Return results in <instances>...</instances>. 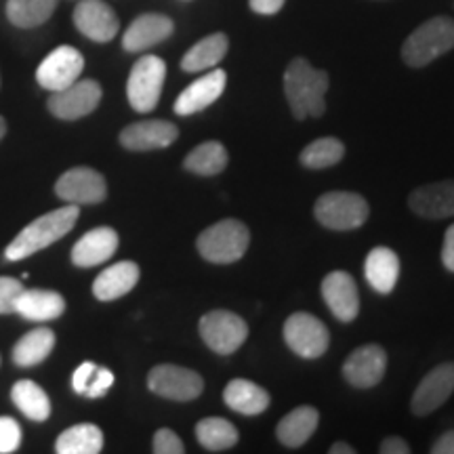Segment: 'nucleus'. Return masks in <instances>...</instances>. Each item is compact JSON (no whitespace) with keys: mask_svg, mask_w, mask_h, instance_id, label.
<instances>
[{"mask_svg":"<svg viewBox=\"0 0 454 454\" xmlns=\"http://www.w3.org/2000/svg\"><path fill=\"white\" fill-rule=\"evenodd\" d=\"M431 454H454V429L442 434L431 446Z\"/></svg>","mask_w":454,"mask_h":454,"instance_id":"nucleus-42","label":"nucleus"},{"mask_svg":"<svg viewBox=\"0 0 454 454\" xmlns=\"http://www.w3.org/2000/svg\"><path fill=\"white\" fill-rule=\"evenodd\" d=\"M230 49V38L223 32H215L211 36L198 41L181 59V70L184 72H204L211 70L227 55Z\"/></svg>","mask_w":454,"mask_h":454,"instance_id":"nucleus-27","label":"nucleus"},{"mask_svg":"<svg viewBox=\"0 0 454 454\" xmlns=\"http://www.w3.org/2000/svg\"><path fill=\"white\" fill-rule=\"evenodd\" d=\"M227 84V74L223 70H213L198 78L179 93L173 110L177 116H192L213 106L223 95Z\"/></svg>","mask_w":454,"mask_h":454,"instance_id":"nucleus-20","label":"nucleus"},{"mask_svg":"<svg viewBox=\"0 0 454 454\" xmlns=\"http://www.w3.org/2000/svg\"><path fill=\"white\" fill-rule=\"evenodd\" d=\"M223 402L234 412L253 417V414L268 411L271 397L261 385L248 381V379H234L223 389Z\"/></svg>","mask_w":454,"mask_h":454,"instance_id":"nucleus-25","label":"nucleus"},{"mask_svg":"<svg viewBox=\"0 0 454 454\" xmlns=\"http://www.w3.org/2000/svg\"><path fill=\"white\" fill-rule=\"evenodd\" d=\"M74 26L89 41L106 44L112 43L121 30V20L116 11L104 0H81L74 9Z\"/></svg>","mask_w":454,"mask_h":454,"instance_id":"nucleus-13","label":"nucleus"},{"mask_svg":"<svg viewBox=\"0 0 454 454\" xmlns=\"http://www.w3.org/2000/svg\"><path fill=\"white\" fill-rule=\"evenodd\" d=\"M11 400L34 423H44L51 417V400L38 383L24 379L11 389Z\"/></svg>","mask_w":454,"mask_h":454,"instance_id":"nucleus-32","label":"nucleus"},{"mask_svg":"<svg viewBox=\"0 0 454 454\" xmlns=\"http://www.w3.org/2000/svg\"><path fill=\"white\" fill-rule=\"evenodd\" d=\"M317 423H320V412L314 406H299L278 423L276 435L286 448H299L314 435Z\"/></svg>","mask_w":454,"mask_h":454,"instance_id":"nucleus-26","label":"nucleus"},{"mask_svg":"<svg viewBox=\"0 0 454 454\" xmlns=\"http://www.w3.org/2000/svg\"><path fill=\"white\" fill-rule=\"evenodd\" d=\"M66 311V299L55 291L32 288L21 291L15 301V314L30 322H51L57 320Z\"/></svg>","mask_w":454,"mask_h":454,"instance_id":"nucleus-23","label":"nucleus"},{"mask_svg":"<svg viewBox=\"0 0 454 454\" xmlns=\"http://www.w3.org/2000/svg\"><path fill=\"white\" fill-rule=\"evenodd\" d=\"M101 450H104V434L93 423L74 425L55 442L57 454H98Z\"/></svg>","mask_w":454,"mask_h":454,"instance_id":"nucleus-30","label":"nucleus"},{"mask_svg":"<svg viewBox=\"0 0 454 454\" xmlns=\"http://www.w3.org/2000/svg\"><path fill=\"white\" fill-rule=\"evenodd\" d=\"M328 74L316 70L305 57H294L284 72V95L297 121L320 118L326 112Z\"/></svg>","mask_w":454,"mask_h":454,"instance_id":"nucleus-1","label":"nucleus"},{"mask_svg":"<svg viewBox=\"0 0 454 454\" xmlns=\"http://www.w3.org/2000/svg\"><path fill=\"white\" fill-rule=\"evenodd\" d=\"M381 454H411L412 448L408 446L406 440L397 438V435H391V438H385L381 442V448H379Z\"/></svg>","mask_w":454,"mask_h":454,"instance_id":"nucleus-40","label":"nucleus"},{"mask_svg":"<svg viewBox=\"0 0 454 454\" xmlns=\"http://www.w3.org/2000/svg\"><path fill=\"white\" fill-rule=\"evenodd\" d=\"M366 280L377 293L389 294L400 278V257L387 247H377L368 253L364 263Z\"/></svg>","mask_w":454,"mask_h":454,"instance_id":"nucleus-24","label":"nucleus"},{"mask_svg":"<svg viewBox=\"0 0 454 454\" xmlns=\"http://www.w3.org/2000/svg\"><path fill=\"white\" fill-rule=\"evenodd\" d=\"M76 204H66V207L55 208L43 217H38L32 223H27L24 230L17 234L7 248H4V259L7 261H21L32 257L34 253L43 251L57 240L70 234L78 221Z\"/></svg>","mask_w":454,"mask_h":454,"instance_id":"nucleus-2","label":"nucleus"},{"mask_svg":"<svg viewBox=\"0 0 454 454\" xmlns=\"http://www.w3.org/2000/svg\"><path fill=\"white\" fill-rule=\"evenodd\" d=\"M343 156H345L343 141L337 137H320L303 147L299 160L305 168L322 170V168H328V167H334V164H339L340 160H343Z\"/></svg>","mask_w":454,"mask_h":454,"instance_id":"nucleus-35","label":"nucleus"},{"mask_svg":"<svg viewBox=\"0 0 454 454\" xmlns=\"http://www.w3.org/2000/svg\"><path fill=\"white\" fill-rule=\"evenodd\" d=\"M251 244V231L238 219H223L198 236L196 247L202 259L211 263L225 265L240 261Z\"/></svg>","mask_w":454,"mask_h":454,"instance_id":"nucleus-4","label":"nucleus"},{"mask_svg":"<svg viewBox=\"0 0 454 454\" xmlns=\"http://www.w3.org/2000/svg\"><path fill=\"white\" fill-rule=\"evenodd\" d=\"M442 265L454 274V223L448 227L444 234V244H442Z\"/></svg>","mask_w":454,"mask_h":454,"instance_id":"nucleus-39","label":"nucleus"},{"mask_svg":"<svg viewBox=\"0 0 454 454\" xmlns=\"http://www.w3.org/2000/svg\"><path fill=\"white\" fill-rule=\"evenodd\" d=\"M114 385V372L104 366H98L95 362H82L72 374V389L78 395L101 397L107 394Z\"/></svg>","mask_w":454,"mask_h":454,"instance_id":"nucleus-34","label":"nucleus"},{"mask_svg":"<svg viewBox=\"0 0 454 454\" xmlns=\"http://www.w3.org/2000/svg\"><path fill=\"white\" fill-rule=\"evenodd\" d=\"M179 137V129L167 121H141L122 129L121 145L130 152H152L173 145Z\"/></svg>","mask_w":454,"mask_h":454,"instance_id":"nucleus-19","label":"nucleus"},{"mask_svg":"<svg viewBox=\"0 0 454 454\" xmlns=\"http://www.w3.org/2000/svg\"><path fill=\"white\" fill-rule=\"evenodd\" d=\"M84 70V57L78 49L70 47V44H61L55 51L44 57L36 70V82L43 89L51 90H61L70 87L81 78Z\"/></svg>","mask_w":454,"mask_h":454,"instance_id":"nucleus-12","label":"nucleus"},{"mask_svg":"<svg viewBox=\"0 0 454 454\" xmlns=\"http://www.w3.org/2000/svg\"><path fill=\"white\" fill-rule=\"evenodd\" d=\"M314 215L317 223L328 230L349 231L366 223L371 207L354 192H326L316 200Z\"/></svg>","mask_w":454,"mask_h":454,"instance_id":"nucleus-5","label":"nucleus"},{"mask_svg":"<svg viewBox=\"0 0 454 454\" xmlns=\"http://www.w3.org/2000/svg\"><path fill=\"white\" fill-rule=\"evenodd\" d=\"M101 98H104V89L98 81H76L70 87L55 90L51 93L47 101L49 112L53 114L59 121H81V118L89 116L98 110L101 104Z\"/></svg>","mask_w":454,"mask_h":454,"instance_id":"nucleus-9","label":"nucleus"},{"mask_svg":"<svg viewBox=\"0 0 454 454\" xmlns=\"http://www.w3.org/2000/svg\"><path fill=\"white\" fill-rule=\"evenodd\" d=\"M152 394L173 402H192L202 394L204 379L196 371L175 364H158L147 374Z\"/></svg>","mask_w":454,"mask_h":454,"instance_id":"nucleus-10","label":"nucleus"},{"mask_svg":"<svg viewBox=\"0 0 454 454\" xmlns=\"http://www.w3.org/2000/svg\"><path fill=\"white\" fill-rule=\"evenodd\" d=\"M21 444V427L15 419L0 417V454L15 452Z\"/></svg>","mask_w":454,"mask_h":454,"instance_id":"nucleus-37","label":"nucleus"},{"mask_svg":"<svg viewBox=\"0 0 454 454\" xmlns=\"http://www.w3.org/2000/svg\"><path fill=\"white\" fill-rule=\"evenodd\" d=\"M454 49V20L446 15L423 21L402 44V59L408 67H425Z\"/></svg>","mask_w":454,"mask_h":454,"instance_id":"nucleus-3","label":"nucleus"},{"mask_svg":"<svg viewBox=\"0 0 454 454\" xmlns=\"http://www.w3.org/2000/svg\"><path fill=\"white\" fill-rule=\"evenodd\" d=\"M207 348L219 356H231L248 339V325L234 311L213 309L200 317L198 325Z\"/></svg>","mask_w":454,"mask_h":454,"instance_id":"nucleus-7","label":"nucleus"},{"mask_svg":"<svg viewBox=\"0 0 454 454\" xmlns=\"http://www.w3.org/2000/svg\"><path fill=\"white\" fill-rule=\"evenodd\" d=\"M59 0H7V20L11 26L21 27V30H32L47 24L51 15L55 13Z\"/></svg>","mask_w":454,"mask_h":454,"instance_id":"nucleus-29","label":"nucleus"},{"mask_svg":"<svg viewBox=\"0 0 454 454\" xmlns=\"http://www.w3.org/2000/svg\"><path fill=\"white\" fill-rule=\"evenodd\" d=\"M454 391V362H442L425 374L414 389L411 411L417 417H427L448 402Z\"/></svg>","mask_w":454,"mask_h":454,"instance_id":"nucleus-14","label":"nucleus"},{"mask_svg":"<svg viewBox=\"0 0 454 454\" xmlns=\"http://www.w3.org/2000/svg\"><path fill=\"white\" fill-rule=\"evenodd\" d=\"M55 194L66 204L90 207V204H101L106 200L107 184L99 170L89 167H76L66 170V173L57 179Z\"/></svg>","mask_w":454,"mask_h":454,"instance_id":"nucleus-11","label":"nucleus"},{"mask_svg":"<svg viewBox=\"0 0 454 454\" xmlns=\"http://www.w3.org/2000/svg\"><path fill=\"white\" fill-rule=\"evenodd\" d=\"M286 0H248L251 9L259 15H276Z\"/></svg>","mask_w":454,"mask_h":454,"instance_id":"nucleus-41","label":"nucleus"},{"mask_svg":"<svg viewBox=\"0 0 454 454\" xmlns=\"http://www.w3.org/2000/svg\"><path fill=\"white\" fill-rule=\"evenodd\" d=\"M322 299L339 322H354L360 314V294L356 280L348 271H331L322 280Z\"/></svg>","mask_w":454,"mask_h":454,"instance_id":"nucleus-16","label":"nucleus"},{"mask_svg":"<svg viewBox=\"0 0 454 454\" xmlns=\"http://www.w3.org/2000/svg\"><path fill=\"white\" fill-rule=\"evenodd\" d=\"M152 450H154L156 454H184L185 446L173 429L162 427L156 431L154 446H152Z\"/></svg>","mask_w":454,"mask_h":454,"instance_id":"nucleus-38","label":"nucleus"},{"mask_svg":"<svg viewBox=\"0 0 454 454\" xmlns=\"http://www.w3.org/2000/svg\"><path fill=\"white\" fill-rule=\"evenodd\" d=\"M167 64L158 55H144L130 67L127 81V98L135 112H152L162 95Z\"/></svg>","mask_w":454,"mask_h":454,"instance_id":"nucleus-6","label":"nucleus"},{"mask_svg":"<svg viewBox=\"0 0 454 454\" xmlns=\"http://www.w3.org/2000/svg\"><path fill=\"white\" fill-rule=\"evenodd\" d=\"M284 340L299 357L305 360H317L328 351L331 334L325 322L317 320L308 311H297L284 322Z\"/></svg>","mask_w":454,"mask_h":454,"instance_id":"nucleus-8","label":"nucleus"},{"mask_svg":"<svg viewBox=\"0 0 454 454\" xmlns=\"http://www.w3.org/2000/svg\"><path fill=\"white\" fill-rule=\"evenodd\" d=\"M387 371V351L381 345L368 343L351 351L343 364V377L351 387L371 389L383 381Z\"/></svg>","mask_w":454,"mask_h":454,"instance_id":"nucleus-15","label":"nucleus"},{"mask_svg":"<svg viewBox=\"0 0 454 454\" xmlns=\"http://www.w3.org/2000/svg\"><path fill=\"white\" fill-rule=\"evenodd\" d=\"M175 21L162 13H144L130 21L122 36V49L127 53H144L173 36Z\"/></svg>","mask_w":454,"mask_h":454,"instance_id":"nucleus-18","label":"nucleus"},{"mask_svg":"<svg viewBox=\"0 0 454 454\" xmlns=\"http://www.w3.org/2000/svg\"><path fill=\"white\" fill-rule=\"evenodd\" d=\"M24 291V284L17 278L0 276V316L15 314V301Z\"/></svg>","mask_w":454,"mask_h":454,"instance_id":"nucleus-36","label":"nucleus"},{"mask_svg":"<svg viewBox=\"0 0 454 454\" xmlns=\"http://www.w3.org/2000/svg\"><path fill=\"white\" fill-rule=\"evenodd\" d=\"M55 348V333L51 328H34L24 334L13 348V364L20 368H32L43 364Z\"/></svg>","mask_w":454,"mask_h":454,"instance_id":"nucleus-28","label":"nucleus"},{"mask_svg":"<svg viewBox=\"0 0 454 454\" xmlns=\"http://www.w3.org/2000/svg\"><path fill=\"white\" fill-rule=\"evenodd\" d=\"M408 208L417 217L429 221L454 217V179L435 181L412 190L408 196Z\"/></svg>","mask_w":454,"mask_h":454,"instance_id":"nucleus-17","label":"nucleus"},{"mask_svg":"<svg viewBox=\"0 0 454 454\" xmlns=\"http://www.w3.org/2000/svg\"><path fill=\"white\" fill-rule=\"evenodd\" d=\"M196 440L204 450L208 452H223L238 444L240 434L236 425L221 417H207L196 425Z\"/></svg>","mask_w":454,"mask_h":454,"instance_id":"nucleus-33","label":"nucleus"},{"mask_svg":"<svg viewBox=\"0 0 454 454\" xmlns=\"http://www.w3.org/2000/svg\"><path fill=\"white\" fill-rule=\"evenodd\" d=\"M230 162V154H227L225 145L219 141H204L190 154L185 156L184 167L190 173L200 175V177H215V175L223 173Z\"/></svg>","mask_w":454,"mask_h":454,"instance_id":"nucleus-31","label":"nucleus"},{"mask_svg":"<svg viewBox=\"0 0 454 454\" xmlns=\"http://www.w3.org/2000/svg\"><path fill=\"white\" fill-rule=\"evenodd\" d=\"M4 135H7V121H4V118L0 116V141H3Z\"/></svg>","mask_w":454,"mask_h":454,"instance_id":"nucleus-44","label":"nucleus"},{"mask_svg":"<svg viewBox=\"0 0 454 454\" xmlns=\"http://www.w3.org/2000/svg\"><path fill=\"white\" fill-rule=\"evenodd\" d=\"M118 244H121V238L114 227H95L74 244L72 263L76 268H95V265H101L104 261L114 257V253L118 251Z\"/></svg>","mask_w":454,"mask_h":454,"instance_id":"nucleus-21","label":"nucleus"},{"mask_svg":"<svg viewBox=\"0 0 454 454\" xmlns=\"http://www.w3.org/2000/svg\"><path fill=\"white\" fill-rule=\"evenodd\" d=\"M139 265L135 261H118L106 268L93 282V294L99 301H116L137 286Z\"/></svg>","mask_w":454,"mask_h":454,"instance_id":"nucleus-22","label":"nucleus"},{"mask_svg":"<svg viewBox=\"0 0 454 454\" xmlns=\"http://www.w3.org/2000/svg\"><path fill=\"white\" fill-rule=\"evenodd\" d=\"M331 454H354L356 448L345 444V442H334V444L331 446V450H328Z\"/></svg>","mask_w":454,"mask_h":454,"instance_id":"nucleus-43","label":"nucleus"}]
</instances>
